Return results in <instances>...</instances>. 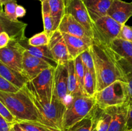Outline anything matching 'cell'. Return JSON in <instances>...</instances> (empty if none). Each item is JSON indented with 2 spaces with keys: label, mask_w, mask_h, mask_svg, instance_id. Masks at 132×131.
I'll return each instance as SVG.
<instances>
[{
  "label": "cell",
  "mask_w": 132,
  "mask_h": 131,
  "mask_svg": "<svg viewBox=\"0 0 132 131\" xmlns=\"http://www.w3.org/2000/svg\"><path fill=\"white\" fill-rule=\"evenodd\" d=\"M117 60L132 57V42L121 38H116L108 45Z\"/></svg>",
  "instance_id": "44dd1931"
},
{
  "label": "cell",
  "mask_w": 132,
  "mask_h": 131,
  "mask_svg": "<svg viewBox=\"0 0 132 131\" xmlns=\"http://www.w3.org/2000/svg\"><path fill=\"white\" fill-rule=\"evenodd\" d=\"M54 71L50 67L28 81L24 86L27 92L41 102L50 103L54 95Z\"/></svg>",
  "instance_id": "277c9868"
},
{
  "label": "cell",
  "mask_w": 132,
  "mask_h": 131,
  "mask_svg": "<svg viewBox=\"0 0 132 131\" xmlns=\"http://www.w3.org/2000/svg\"><path fill=\"white\" fill-rule=\"evenodd\" d=\"M122 25L106 15L92 22L93 42L108 46L117 38Z\"/></svg>",
  "instance_id": "52a82bcc"
},
{
  "label": "cell",
  "mask_w": 132,
  "mask_h": 131,
  "mask_svg": "<svg viewBox=\"0 0 132 131\" xmlns=\"http://www.w3.org/2000/svg\"><path fill=\"white\" fill-rule=\"evenodd\" d=\"M75 71H76V77L78 80L79 83L81 87V91L83 92V84H84V77H85V68L82 64V60L80 55L74 59ZM84 94V92H83Z\"/></svg>",
  "instance_id": "4dcf8cb0"
},
{
  "label": "cell",
  "mask_w": 132,
  "mask_h": 131,
  "mask_svg": "<svg viewBox=\"0 0 132 131\" xmlns=\"http://www.w3.org/2000/svg\"><path fill=\"white\" fill-rule=\"evenodd\" d=\"M129 131H132V129L131 130H129Z\"/></svg>",
  "instance_id": "c3c4849f"
},
{
  "label": "cell",
  "mask_w": 132,
  "mask_h": 131,
  "mask_svg": "<svg viewBox=\"0 0 132 131\" xmlns=\"http://www.w3.org/2000/svg\"><path fill=\"white\" fill-rule=\"evenodd\" d=\"M0 75L19 89L24 87L30 80L25 74L12 69L1 62H0Z\"/></svg>",
  "instance_id": "d6986e66"
},
{
  "label": "cell",
  "mask_w": 132,
  "mask_h": 131,
  "mask_svg": "<svg viewBox=\"0 0 132 131\" xmlns=\"http://www.w3.org/2000/svg\"><path fill=\"white\" fill-rule=\"evenodd\" d=\"M96 105L101 109L122 105L127 101L126 81L117 80L99 91L94 96Z\"/></svg>",
  "instance_id": "5b68a950"
},
{
  "label": "cell",
  "mask_w": 132,
  "mask_h": 131,
  "mask_svg": "<svg viewBox=\"0 0 132 131\" xmlns=\"http://www.w3.org/2000/svg\"><path fill=\"white\" fill-rule=\"evenodd\" d=\"M93 21L107 15L113 0H82Z\"/></svg>",
  "instance_id": "ac0fdd59"
},
{
  "label": "cell",
  "mask_w": 132,
  "mask_h": 131,
  "mask_svg": "<svg viewBox=\"0 0 132 131\" xmlns=\"http://www.w3.org/2000/svg\"><path fill=\"white\" fill-rule=\"evenodd\" d=\"M13 1V0H0V5H3L6 4V3L10 2V1Z\"/></svg>",
  "instance_id": "7bdbcfd3"
},
{
  "label": "cell",
  "mask_w": 132,
  "mask_h": 131,
  "mask_svg": "<svg viewBox=\"0 0 132 131\" xmlns=\"http://www.w3.org/2000/svg\"><path fill=\"white\" fill-rule=\"evenodd\" d=\"M117 62L125 75L128 74H132V57L118 59Z\"/></svg>",
  "instance_id": "d6a6232c"
},
{
  "label": "cell",
  "mask_w": 132,
  "mask_h": 131,
  "mask_svg": "<svg viewBox=\"0 0 132 131\" xmlns=\"http://www.w3.org/2000/svg\"><path fill=\"white\" fill-rule=\"evenodd\" d=\"M26 9L21 5H18L16 7V10H15V14H16L17 17H23L26 15Z\"/></svg>",
  "instance_id": "ab89813d"
},
{
  "label": "cell",
  "mask_w": 132,
  "mask_h": 131,
  "mask_svg": "<svg viewBox=\"0 0 132 131\" xmlns=\"http://www.w3.org/2000/svg\"><path fill=\"white\" fill-rule=\"evenodd\" d=\"M37 1H41V3H42L43 1H45V0H37Z\"/></svg>",
  "instance_id": "7dc6e473"
},
{
  "label": "cell",
  "mask_w": 132,
  "mask_h": 131,
  "mask_svg": "<svg viewBox=\"0 0 132 131\" xmlns=\"http://www.w3.org/2000/svg\"><path fill=\"white\" fill-rule=\"evenodd\" d=\"M50 36L45 31L35 34L30 38L28 39V43L32 46H42L48 45Z\"/></svg>",
  "instance_id": "f1b7e54d"
},
{
  "label": "cell",
  "mask_w": 132,
  "mask_h": 131,
  "mask_svg": "<svg viewBox=\"0 0 132 131\" xmlns=\"http://www.w3.org/2000/svg\"><path fill=\"white\" fill-rule=\"evenodd\" d=\"M3 5H0V13H1V12L3 11Z\"/></svg>",
  "instance_id": "f6af8a7d"
},
{
  "label": "cell",
  "mask_w": 132,
  "mask_h": 131,
  "mask_svg": "<svg viewBox=\"0 0 132 131\" xmlns=\"http://www.w3.org/2000/svg\"><path fill=\"white\" fill-rule=\"evenodd\" d=\"M41 13H42L44 31L46 32L49 36H50L54 32V22L50 14L48 0H45L41 3Z\"/></svg>",
  "instance_id": "484cf974"
},
{
  "label": "cell",
  "mask_w": 132,
  "mask_h": 131,
  "mask_svg": "<svg viewBox=\"0 0 132 131\" xmlns=\"http://www.w3.org/2000/svg\"><path fill=\"white\" fill-rule=\"evenodd\" d=\"M96 105L94 97L85 95L72 96L67 105L63 117V126L64 131L73 125L87 116Z\"/></svg>",
  "instance_id": "3957f363"
},
{
  "label": "cell",
  "mask_w": 132,
  "mask_h": 131,
  "mask_svg": "<svg viewBox=\"0 0 132 131\" xmlns=\"http://www.w3.org/2000/svg\"><path fill=\"white\" fill-rule=\"evenodd\" d=\"M0 114L10 124L14 125V123H17L15 118L13 116L12 114L10 113L5 105L1 102V100H0Z\"/></svg>",
  "instance_id": "e575fe53"
},
{
  "label": "cell",
  "mask_w": 132,
  "mask_h": 131,
  "mask_svg": "<svg viewBox=\"0 0 132 131\" xmlns=\"http://www.w3.org/2000/svg\"><path fill=\"white\" fill-rule=\"evenodd\" d=\"M48 47L57 64H67L70 60L63 33L59 30L54 31L50 36Z\"/></svg>",
  "instance_id": "8fae6325"
},
{
  "label": "cell",
  "mask_w": 132,
  "mask_h": 131,
  "mask_svg": "<svg viewBox=\"0 0 132 131\" xmlns=\"http://www.w3.org/2000/svg\"><path fill=\"white\" fill-rule=\"evenodd\" d=\"M63 35L67 44L70 60L76 59L91 46L83 40L77 37L70 35L67 33H63Z\"/></svg>",
  "instance_id": "ffe728a7"
},
{
  "label": "cell",
  "mask_w": 132,
  "mask_h": 131,
  "mask_svg": "<svg viewBox=\"0 0 132 131\" xmlns=\"http://www.w3.org/2000/svg\"><path fill=\"white\" fill-rule=\"evenodd\" d=\"M111 119L112 113L110 108L103 109L98 107L95 131H108Z\"/></svg>",
  "instance_id": "d4e9b609"
},
{
  "label": "cell",
  "mask_w": 132,
  "mask_h": 131,
  "mask_svg": "<svg viewBox=\"0 0 132 131\" xmlns=\"http://www.w3.org/2000/svg\"><path fill=\"white\" fill-rule=\"evenodd\" d=\"M0 100L17 122L32 121L45 124L39 112L24 87L15 92L0 91Z\"/></svg>",
  "instance_id": "7a4b0ae2"
},
{
  "label": "cell",
  "mask_w": 132,
  "mask_h": 131,
  "mask_svg": "<svg viewBox=\"0 0 132 131\" xmlns=\"http://www.w3.org/2000/svg\"><path fill=\"white\" fill-rule=\"evenodd\" d=\"M19 89L15 86L12 84L11 83L6 80L5 78L1 75H0V91H5V92H15L18 91Z\"/></svg>",
  "instance_id": "836d02e7"
},
{
  "label": "cell",
  "mask_w": 132,
  "mask_h": 131,
  "mask_svg": "<svg viewBox=\"0 0 132 131\" xmlns=\"http://www.w3.org/2000/svg\"><path fill=\"white\" fill-rule=\"evenodd\" d=\"M68 67V88L70 97L77 95H84L81 91L75 71L74 60H70L67 63Z\"/></svg>",
  "instance_id": "cb8c5ba5"
},
{
  "label": "cell",
  "mask_w": 132,
  "mask_h": 131,
  "mask_svg": "<svg viewBox=\"0 0 132 131\" xmlns=\"http://www.w3.org/2000/svg\"><path fill=\"white\" fill-rule=\"evenodd\" d=\"M12 127L15 131H27L26 130H24V128H22V127H21L18 123H14V124L12 125Z\"/></svg>",
  "instance_id": "b9f144b4"
},
{
  "label": "cell",
  "mask_w": 132,
  "mask_h": 131,
  "mask_svg": "<svg viewBox=\"0 0 132 131\" xmlns=\"http://www.w3.org/2000/svg\"><path fill=\"white\" fill-rule=\"evenodd\" d=\"M27 24L21 21H14L5 15L4 10L0 13V33H8L12 41H19L25 37Z\"/></svg>",
  "instance_id": "7c38bea8"
},
{
  "label": "cell",
  "mask_w": 132,
  "mask_h": 131,
  "mask_svg": "<svg viewBox=\"0 0 132 131\" xmlns=\"http://www.w3.org/2000/svg\"><path fill=\"white\" fill-rule=\"evenodd\" d=\"M28 94L39 112L45 124L60 130L64 131L63 129V121L67 105L58 100L54 95L50 103L45 104L37 100L28 92Z\"/></svg>",
  "instance_id": "8992f818"
},
{
  "label": "cell",
  "mask_w": 132,
  "mask_h": 131,
  "mask_svg": "<svg viewBox=\"0 0 132 131\" xmlns=\"http://www.w3.org/2000/svg\"><path fill=\"white\" fill-rule=\"evenodd\" d=\"M80 57H81V59L82 60L84 68L88 69L93 74L95 75V66H94V59H93L92 55L90 49L89 48L85 51H84L81 55H80ZM95 77H96V75H95Z\"/></svg>",
  "instance_id": "f546056e"
},
{
  "label": "cell",
  "mask_w": 132,
  "mask_h": 131,
  "mask_svg": "<svg viewBox=\"0 0 132 131\" xmlns=\"http://www.w3.org/2000/svg\"><path fill=\"white\" fill-rule=\"evenodd\" d=\"M97 92L96 77L85 68L83 92L84 95L90 97H94Z\"/></svg>",
  "instance_id": "4316f807"
},
{
  "label": "cell",
  "mask_w": 132,
  "mask_h": 131,
  "mask_svg": "<svg viewBox=\"0 0 132 131\" xmlns=\"http://www.w3.org/2000/svg\"><path fill=\"white\" fill-rule=\"evenodd\" d=\"M90 49L95 66L97 91L117 80L126 81L116 56L108 46L93 42Z\"/></svg>",
  "instance_id": "6da1fadb"
},
{
  "label": "cell",
  "mask_w": 132,
  "mask_h": 131,
  "mask_svg": "<svg viewBox=\"0 0 132 131\" xmlns=\"http://www.w3.org/2000/svg\"><path fill=\"white\" fill-rule=\"evenodd\" d=\"M57 30L63 33H67L70 35L81 39L90 46L92 45V37L86 29L71 14L66 13L61 21Z\"/></svg>",
  "instance_id": "30bf717a"
},
{
  "label": "cell",
  "mask_w": 132,
  "mask_h": 131,
  "mask_svg": "<svg viewBox=\"0 0 132 131\" xmlns=\"http://www.w3.org/2000/svg\"><path fill=\"white\" fill-rule=\"evenodd\" d=\"M67 63L58 64L55 68L53 95L66 105H67L71 100V98L68 94Z\"/></svg>",
  "instance_id": "9c48e42d"
},
{
  "label": "cell",
  "mask_w": 132,
  "mask_h": 131,
  "mask_svg": "<svg viewBox=\"0 0 132 131\" xmlns=\"http://www.w3.org/2000/svg\"><path fill=\"white\" fill-rule=\"evenodd\" d=\"M12 125L0 114V131H10Z\"/></svg>",
  "instance_id": "f35d334b"
},
{
  "label": "cell",
  "mask_w": 132,
  "mask_h": 131,
  "mask_svg": "<svg viewBox=\"0 0 132 131\" xmlns=\"http://www.w3.org/2000/svg\"><path fill=\"white\" fill-rule=\"evenodd\" d=\"M10 131H15V130H14V129L13 128V127H12L11 129H10Z\"/></svg>",
  "instance_id": "bcb514c9"
},
{
  "label": "cell",
  "mask_w": 132,
  "mask_h": 131,
  "mask_svg": "<svg viewBox=\"0 0 132 131\" xmlns=\"http://www.w3.org/2000/svg\"><path fill=\"white\" fill-rule=\"evenodd\" d=\"M50 14L54 22V31L59 28L61 21L66 14V6L63 0H48Z\"/></svg>",
  "instance_id": "603a6c76"
},
{
  "label": "cell",
  "mask_w": 132,
  "mask_h": 131,
  "mask_svg": "<svg viewBox=\"0 0 132 131\" xmlns=\"http://www.w3.org/2000/svg\"><path fill=\"white\" fill-rule=\"evenodd\" d=\"M64 2V4H65V6H66V8L67 7V6H68V5H69L70 3V0H63Z\"/></svg>",
  "instance_id": "ee69618b"
},
{
  "label": "cell",
  "mask_w": 132,
  "mask_h": 131,
  "mask_svg": "<svg viewBox=\"0 0 132 131\" xmlns=\"http://www.w3.org/2000/svg\"><path fill=\"white\" fill-rule=\"evenodd\" d=\"M132 129V108H130L128 113V118L127 122V131Z\"/></svg>",
  "instance_id": "60d3db41"
},
{
  "label": "cell",
  "mask_w": 132,
  "mask_h": 131,
  "mask_svg": "<svg viewBox=\"0 0 132 131\" xmlns=\"http://www.w3.org/2000/svg\"><path fill=\"white\" fill-rule=\"evenodd\" d=\"M118 37L132 42V27L126 24L122 25Z\"/></svg>",
  "instance_id": "d590c367"
},
{
  "label": "cell",
  "mask_w": 132,
  "mask_h": 131,
  "mask_svg": "<svg viewBox=\"0 0 132 131\" xmlns=\"http://www.w3.org/2000/svg\"><path fill=\"white\" fill-rule=\"evenodd\" d=\"M110 108L112 119L108 131H127V122L130 107L127 103Z\"/></svg>",
  "instance_id": "9a60e30c"
},
{
  "label": "cell",
  "mask_w": 132,
  "mask_h": 131,
  "mask_svg": "<svg viewBox=\"0 0 132 131\" xmlns=\"http://www.w3.org/2000/svg\"><path fill=\"white\" fill-rule=\"evenodd\" d=\"M24 50L19 42L11 40L7 46L0 48V62L12 69L25 74L23 68Z\"/></svg>",
  "instance_id": "ba28073f"
},
{
  "label": "cell",
  "mask_w": 132,
  "mask_h": 131,
  "mask_svg": "<svg viewBox=\"0 0 132 131\" xmlns=\"http://www.w3.org/2000/svg\"><path fill=\"white\" fill-rule=\"evenodd\" d=\"M21 46L25 50L32 54L34 56L43 59L48 63L52 68H55L57 66V62L55 60L51 53L48 45L42 46H32L28 44V38L24 37L21 41H19Z\"/></svg>",
  "instance_id": "e0dca14e"
},
{
  "label": "cell",
  "mask_w": 132,
  "mask_h": 131,
  "mask_svg": "<svg viewBox=\"0 0 132 131\" xmlns=\"http://www.w3.org/2000/svg\"><path fill=\"white\" fill-rule=\"evenodd\" d=\"M50 67H52L46 61L34 56L27 50H24L23 58V71L30 80Z\"/></svg>",
  "instance_id": "5bb4252c"
},
{
  "label": "cell",
  "mask_w": 132,
  "mask_h": 131,
  "mask_svg": "<svg viewBox=\"0 0 132 131\" xmlns=\"http://www.w3.org/2000/svg\"><path fill=\"white\" fill-rule=\"evenodd\" d=\"M10 41H11V39L8 33L5 32L0 33V48L7 46Z\"/></svg>",
  "instance_id": "74e56055"
},
{
  "label": "cell",
  "mask_w": 132,
  "mask_h": 131,
  "mask_svg": "<svg viewBox=\"0 0 132 131\" xmlns=\"http://www.w3.org/2000/svg\"><path fill=\"white\" fill-rule=\"evenodd\" d=\"M125 77L128 89V98L126 103L128 104L130 108H132V74H128L125 75Z\"/></svg>",
  "instance_id": "8d00e7d4"
},
{
  "label": "cell",
  "mask_w": 132,
  "mask_h": 131,
  "mask_svg": "<svg viewBox=\"0 0 132 131\" xmlns=\"http://www.w3.org/2000/svg\"><path fill=\"white\" fill-rule=\"evenodd\" d=\"M107 15L124 25L132 17V1L126 2L122 0H113L107 12Z\"/></svg>",
  "instance_id": "2e32d148"
},
{
  "label": "cell",
  "mask_w": 132,
  "mask_h": 131,
  "mask_svg": "<svg viewBox=\"0 0 132 131\" xmlns=\"http://www.w3.org/2000/svg\"><path fill=\"white\" fill-rule=\"evenodd\" d=\"M98 112V106L95 105L91 113L66 131H95V121Z\"/></svg>",
  "instance_id": "7402d4cb"
},
{
  "label": "cell",
  "mask_w": 132,
  "mask_h": 131,
  "mask_svg": "<svg viewBox=\"0 0 132 131\" xmlns=\"http://www.w3.org/2000/svg\"><path fill=\"white\" fill-rule=\"evenodd\" d=\"M17 123L27 131H62L38 122L20 121Z\"/></svg>",
  "instance_id": "83f0119b"
},
{
  "label": "cell",
  "mask_w": 132,
  "mask_h": 131,
  "mask_svg": "<svg viewBox=\"0 0 132 131\" xmlns=\"http://www.w3.org/2000/svg\"><path fill=\"white\" fill-rule=\"evenodd\" d=\"M66 13L71 14L92 37V20L82 0H70Z\"/></svg>",
  "instance_id": "4fadbf2b"
},
{
  "label": "cell",
  "mask_w": 132,
  "mask_h": 131,
  "mask_svg": "<svg viewBox=\"0 0 132 131\" xmlns=\"http://www.w3.org/2000/svg\"><path fill=\"white\" fill-rule=\"evenodd\" d=\"M17 6H18V3L15 0H13V1L6 3V4L4 5V12H5V15L9 19L14 21H19L16 16V14H15Z\"/></svg>",
  "instance_id": "1f68e13d"
}]
</instances>
